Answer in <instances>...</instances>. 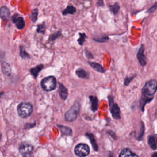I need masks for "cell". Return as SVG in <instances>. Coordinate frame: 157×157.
Masks as SVG:
<instances>
[{"mask_svg": "<svg viewBox=\"0 0 157 157\" xmlns=\"http://www.w3.org/2000/svg\"><path fill=\"white\" fill-rule=\"evenodd\" d=\"M157 90V81L150 80L147 82L142 90V96L140 100V106L142 111H144L146 104L150 102L153 99V95Z\"/></svg>", "mask_w": 157, "mask_h": 157, "instance_id": "1", "label": "cell"}, {"mask_svg": "<svg viewBox=\"0 0 157 157\" xmlns=\"http://www.w3.org/2000/svg\"><path fill=\"white\" fill-rule=\"evenodd\" d=\"M33 110L32 104L28 102H21L17 107L18 114L21 118H27L30 116Z\"/></svg>", "mask_w": 157, "mask_h": 157, "instance_id": "2", "label": "cell"}, {"mask_svg": "<svg viewBox=\"0 0 157 157\" xmlns=\"http://www.w3.org/2000/svg\"><path fill=\"white\" fill-rule=\"evenodd\" d=\"M80 108V104L78 102H75L73 105L65 113V119L67 121H74L79 113Z\"/></svg>", "mask_w": 157, "mask_h": 157, "instance_id": "3", "label": "cell"}, {"mask_svg": "<svg viewBox=\"0 0 157 157\" xmlns=\"http://www.w3.org/2000/svg\"><path fill=\"white\" fill-rule=\"evenodd\" d=\"M56 80L54 76H48L44 78L41 81V86L46 91H50L56 88Z\"/></svg>", "mask_w": 157, "mask_h": 157, "instance_id": "4", "label": "cell"}, {"mask_svg": "<svg viewBox=\"0 0 157 157\" xmlns=\"http://www.w3.org/2000/svg\"><path fill=\"white\" fill-rule=\"evenodd\" d=\"M74 153L79 157H85L89 155L90 148L86 144L80 143L75 147Z\"/></svg>", "mask_w": 157, "mask_h": 157, "instance_id": "5", "label": "cell"}, {"mask_svg": "<svg viewBox=\"0 0 157 157\" xmlns=\"http://www.w3.org/2000/svg\"><path fill=\"white\" fill-rule=\"evenodd\" d=\"M109 102L110 107V112L112 113V116L115 119H120V108L117 104L113 102V98L112 96H109Z\"/></svg>", "mask_w": 157, "mask_h": 157, "instance_id": "6", "label": "cell"}, {"mask_svg": "<svg viewBox=\"0 0 157 157\" xmlns=\"http://www.w3.org/2000/svg\"><path fill=\"white\" fill-rule=\"evenodd\" d=\"M33 146L31 144L24 142L20 144L18 150L21 155L24 156H27L31 154L33 151Z\"/></svg>", "mask_w": 157, "mask_h": 157, "instance_id": "7", "label": "cell"}, {"mask_svg": "<svg viewBox=\"0 0 157 157\" xmlns=\"http://www.w3.org/2000/svg\"><path fill=\"white\" fill-rule=\"evenodd\" d=\"M12 21L15 25L16 27L20 29H23L25 26V21L22 17L19 15L18 13H15L11 17Z\"/></svg>", "mask_w": 157, "mask_h": 157, "instance_id": "8", "label": "cell"}, {"mask_svg": "<svg viewBox=\"0 0 157 157\" xmlns=\"http://www.w3.org/2000/svg\"><path fill=\"white\" fill-rule=\"evenodd\" d=\"M144 45H141V46L140 47L137 54V58L139 60V62L140 63V65L144 66L145 65H146L147 64V59H146V57L144 55Z\"/></svg>", "mask_w": 157, "mask_h": 157, "instance_id": "9", "label": "cell"}, {"mask_svg": "<svg viewBox=\"0 0 157 157\" xmlns=\"http://www.w3.org/2000/svg\"><path fill=\"white\" fill-rule=\"evenodd\" d=\"M58 85H59L58 91H59V94L61 99L63 100L66 99L68 96V91L67 88L64 86V85H63L61 83H58Z\"/></svg>", "mask_w": 157, "mask_h": 157, "instance_id": "10", "label": "cell"}, {"mask_svg": "<svg viewBox=\"0 0 157 157\" xmlns=\"http://www.w3.org/2000/svg\"><path fill=\"white\" fill-rule=\"evenodd\" d=\"M10 12L6 6H1L0 9V17L2 20H7L10 17Z\"/></svg>", "mask_w": 157, "mask_h": 157, "instance_id": "11", "label": "cell"}, {"mask_svg": "<svg viewBox=\"0 0 157 157\" xmlns=\"http://www.w3.org/2000/svg\"><path fill=\"white\" fill-rule=\"evenodd\" d=\"M119 157H139L129 148H124L120 153Z\"/></svg>", "mask_w": 157, "mask_h": 157, "instance_id": "12", "label": "cell"}, {"mask_svg": "<svg viewBox=\"0 0 157 157\" xmlns=\"http://www.w3.org/2000/svg\"><path fill=\"white\" fill-rule=\"evenodd\" d=\"M1 70L2 73L7 75V76H10L11 75V72H12V69H11V67L9 65V64H8L6 62H2L1 63Z\"/></svg>", "mask_w": 157, "mask_h": 157, "instance_id": "13", "label": "cell"}, {"mask_svg": "<svg viewBox=\"0 0 157 157\" xmlns=\"http://www.w3.org/2000/svg\"><path fill=\"white\" fill-rule=\"evenodd\" d=\"M58 128L60 130L62 134L65 136H71L72 134V131L71 128L68 126H66L61 124H58Z\"/></svg>", "mask_w": 157, "mask_h": 157, "instance_id": "14", "label": "cell"}, {"mask_svg": "<svg viewBox=\"0 0 157 157\" xmlns=\"http://www.w3.org/2000/svg\"><path fill=\"white\" fill-rule=\"evenodd\" d=\"M88 63L90 65V66L97 72H99L101 73H104L105 72V70L104 69V68L100 64L97 63L96 62H91V61H88Z\"/></svg>", "mask_w": 157, "mask_h": 157, "instance_id": "15", "label": "cell"}, {"mask_svg": "<svg viewBox=\"0 0 157 157\" xmlns=\"http://www.w3.org/2000/svg\"><path fill=\"white\" fill-rule=\"evenodd\" d=\"M89 99L91 102V110L93 112H96L98 110V101L97 98L94 96H90Z\"/></svg>", "mask_w": 157, "mask_h": 157, "instance_id": "16", "label": "cell"}, {"mask_svg": "<svg viewBox=\"0 0 157 157\" xmlns=\"http://www.w3.org/2000/svg\"><path fill=\"white\" fill-rule=\"evenodd\" d=\"M86 136L90 139V142H91V144L92 145V147H93V149L94 150V151H97L98 150V147L97 145V144H96V140H95L94 135L93 134H91V133L87 132L86 134Z\"/></svg>", "mask_w": 157, "mask_h": 157, "instance_id": "17", "label": "cell"}, {"mask_svg": "<svg viewBox=\"0 0 157 157\" xmlns=\"http://www.w3.org/2000/svg\"><path fill=\"white\" fill-rule=\"evenodd\" d=\"M44 67V65L43 64H39L37 66H36L34 67H33L30 69V73L33 75V77L34 78H36L39 73V72L43 69Z\"/></svg>", "mask_w": 157, "mask_h": 157, "instance_id": "18", "label": "cell"}, {"mask_svg": "<svg viewBox=\"0 0 157 157\" xmlns=\"http://www.w3.org/2000/svg\"><path fill=\"white\" fill-rule=\"evenodd\" d=\"M76 12V9L75 7H74L72 5H68L66 9H64L63 12L62 14L63 15H66L67 14H71L73 15Z\"/></svg>", "mask_w": 157, "mask_h": 157, "instance_id": "19", "label": "cell"}, {"mask_svg": "<svg viewBox=\"0 0 157 157\" xmlns=\"http://www.w3.org/2000/svg\"><path fill=\"white\" fill-rule=\"evenodd\" d=\"M75 74L78 77L82 78H88L89 77L88 73L82 68L77 69L75 71Z\"/></svg>", "mask_w": 157, "mask_h": 157, "instance_id": "20", "label": "cell"}, {"mask_svg": "<svg viewBox=\"0 0 157 157\" xmlns=\"http://www.w3.org/2000/svg\"><path fill=\"white\" fill-rule=\"evenodd\" d=\"M148 144L149 147L152 148L153 150H156V144H155V136L150 135L148 137Z\"/></svg>", "mask_w": 157, "mask_h": 157, "instance_id": "21", "label": "cell"}, {"mask_svg": "<svg viewBox=\"0 0 157 157\" xmlns=\"http://www.w3.org/2000/svg\"><path fill=\"white\" fill-rule=\"evenodd\" d=\"M109 9H110V12L112 13H113L114 15H116L118 12V11L120 10V5L117 2H115L113 4L109 6Z\"/></svg>", "mask_w": 157, "mask_h": 157, "instance_id": "22", "label": "cell"}, {"mask_svg": "<svg viewBox=\"0 0 157 157\" xmlns=\"http://www.w3.org/2000/svg\"><path fill=\"white\" fill-rule=\"evenodd\" d=\"M38 9H34L31 10V15H29V18L32 21V22L35 23L37 20V16H38Z\"/></svg>", "mask_w": 157, "mask_h": 157, "instance_id": "23", "label": "cell"}, {"mask_svg": "<svg viewBox=\"0 0 157 157\" xmlns=\"http://www.w3.org/2000/svg\"><path fill=\"white\" fill-rule=\"evenodd\" d=\"M19 48H20V56L22 58H30V55L26 52L25 48L22 45H20Z\"/></svg>", "mask_w": 157, "mask_h": 157, "instance_id": "24", "label": "cell"}, {"mask_svg": "<svg viewBox=\"0 0 157 157\" xmlns=\"http://www.w3.org/2000/svg\"><path fill=\"white\" fill-rule=\"evenodd\" d=\"M61 36V31H56L53 33H52L48 37V40L50 42H52V41H54L55 40H56L57 38H58L59 37H60Z\"/></svg>", "mask_w": 157, "mask_h": 157, "instance_id": "25", "label": "cell"}, {"mask_svg": "<svg viewBox=\"0 0 157 157\" xmlns=\"http://www.w3.org/2000/svg\"><path fill=\"white\" fill-rule=\"evenodd\" d=\"M87 36L85 34V33H79V37L77 40V42L80 45H83V43L85 41V39H86Z\"/></svg>", "mask_w": 157, "mask_h": 157, "instance_id": "26", "label": "cell"}, {"mask_svg": "<svg viewBox=\"0 0 157 157\" xmlns=\"http://www.w3.org/2000/svg\"><path fill=\"white\" fill-rule=\"evenodd\" d=\"M109 37L107 36H101V37H93V40L96 42H100V43H102V42H106L109 40Z\"/></svg>", "mask_w": 157, "mask_h": 157, "instance_id": "27", "label": "cell"}, {"mask_svg": "<svg viewBox=\"0 0 157 157\" xmlns=\"http://www.w3.org/2000/svg\"><path fill=\"white\" fill-rule=\"evenodd\" d=\"M45 30V23H42L39 24V25H37V29H36V31H37V33H41V34H44Z\"/></svg>", "mask_w": 157, "mask_h": 157, "instance_id": "28", "label": "cell"}, {"mask_svg": "<svg viewBox=\"0 0 157 157\" xmlns=\"http://www.w3.org/2000/svg\"><path fill=\"white\" fill-rule=\"evenodd\" d=\"M134 76H132V77H127L125 79H124V84L126 86H128L129 83L131 82V81L134 78Z\"/></svg>", "mask_w": 157, "mask_h": 157, "instance_id": "29", "label": "cell"}, {"mask_svg": "<svg viewBox=\"0 0 157 157\" xmlns=\"http://www.w3.org/2000/svg\"><path fill=\"white\" fill-rule=\"evenodd\" d=\"M156 8H157V2H155V3L153 4V6H151L150 8H149V9H148L147 12H148V13H151V12H153V11H154Z\"/></svg>", "mask_w": 157, "mask_h": 157, "instance_id": "30", "label": "cell"}, {"mask_svg": "<svg viewBox=\"0 0 157 157\" xmlns=\"http://www.w3.org/2000/svg\"><path fill=\"white\" fill-rule=\"evenodd\" d=\"M85 55H86V57H87L88 59H92V58H93V55H92L86 48L85 49Z\"/></svg>", "mask_w": 157, "mask_h": 157, "instance_id": "31", "label": "cell"}, {"mask_svg": "<svg viewBox=\"0 0 157 157\" xmlns=\"http://www.w3.org/2000/svg\"><path fill=\"white\" fill-rule=\"evenodd\" d=\"M35 124H36V123L34 122L33 123H26L25 124V129H29V128H31L34 126H35Z\"/></svg>", "mask_w": 157, "mask_h": 157, "instance_id": "32", "label": "cell"}, {"mask_svg": "<svg viewBox=\"0 0 157 157\" xmlns=\"http://www.w3.org/2000/svg\"><path fill=\"white\" fill-rule=\"evenodd\" d=\"M96 4L98 6H104V1L103 0H98Z\"/></svg>", "mask_w": 157, "mask_h": 157, "instance_id": "33", "label": "cell"}, {"mask_svg": "<svg viewBox=\"0 0 157 157\" xmlns=\"http://www.w3.org/2000/svg\"><path fill=\"white\" fill-rule=\"evenodd\" d=\"M154 136H155V139L156 147V149H157V134H156V135H154Z\"/></svg>", "mask_w": 157, "mask_h": 157, "instance_id": "34", "label": "cell"}, {"mask_svg": "<svg viewBox=\"0 0 157 157\" xmlns=\"http://www.w3.org/2000/svg\"><path fill=\"white\" fill-rule=\"evenodd\" d=\"M151 157H157V153H154Z\"/></svg>", "mask_w": 157, "mask_h": 157, "instance_id": "35", "label": "cell"}, {"mask_svg": "<svg viewBox=\"0 0 157 157\" xmlns=\"http://www.w3.org/2000/svg\"><path fill=\"white\" fill-rule=\"evenodd\" d=\"M108 157H113V155L112 153H110V155H109V156Z\"/></svg>", "mask_w": 157, "mask_h": 157, "instance_id": "36", "label": "cell"}]
</instances>
